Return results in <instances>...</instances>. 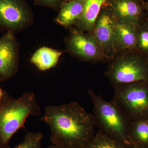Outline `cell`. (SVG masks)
I'll list each match as a JSON object with an SVG mask.
<instances>
[{
	"label": "cell",
	"mask_w": 148,
	"mask_h": 148,
	"mask_svg": "<svg viewBox=\"0 0 148 148\" xmlns=\"http://www.w3.org/2000/svg\"><path fill=\"white\" fill-rule=\"evenodd\" d=\"M108 0H86L81 16L74 26L82 32L91 34L101 8Z\"/></svg>",
	"instance_id": "cell-12"
},
{
	"label": "cell",
	"mask_w": 148,
	"mask_h": 148,
	"mask_svg": "<svg viewBox=\"0 0 148 148\" xmlns=\"http://www.w3.org/2000/svg\"><path fill=\"white\" fill-rule=\"evenodd\" d=\"M91 34L101 45L109 61L116 55L114 17L107 2L101 8Z\"/></svg>",
	"instance_id": "cell-8"
},
{
	"label": "cell",
	"mask_w": 148,
	"mask_h": 148,
	"mask_svg": "<svg viewBox=\"0 0 148 148\" xmlns=\"http://www.w3.org/2000/svg\"><path fill=\"white\" fill-rule=\"evenodd\" d=\"M10 96L6 91L3 90L0 86V106L3 104Z\"/></svg>",
	"instance_id": "cell-20"
},
{
	"label": "cell",
	"mask_w": 148,
	"mask_h": 148,
	"mask_svg": "<svg viewBox=\"0 0 148 148\" xmlns=\"http://www.w3.org/2000/svg\"><path fill=\"white\" fill-rule=\"evenodd\" d=\"M40 114V108L34 92H25L18 98L10 96L0 106V148L9 145L30 116Z\"/></svg>",
	"instance_id": "cell-2"
},
{
	"label": "cell",
	"mask_w": 148,
	"mask_h": 148,
	"mask_svg": "<svg viewBox=\"0 0 148 148\" xmlns=\"http://www.w3.org/2000/svg\"><path fill=\"white\" fill-rule=\"evenodd\" d=\"M146 8H147V12H148V1L147 3V4H146Z\"/></svg>",
	"instance_id": "cell-23"
},
{
	"label": "cell",
	"mask_w": 148,
	"mask_h": 148,
	"mask_svg": "<svg viewBox=\"0 0 148 148\" xmlns=\"http://www.w3.org/2000/svg\"><path fill=\"white\" fill-rule=\"evenodd\" d=\"M139 1H143V0H139ZM147 1H148V0H147Z\"/></svg>",
	"instance_id": "cell-25"
},
{
	"label": "cell",
	"mask_w": 148,
	"mask_h": 148,
	"mask_svg": "<svg viewBox=\"0 0 148 148\" xmlns=\"http://www.w3.org/2000/svg\"><path fill=\"white\" fill-rule=\"evenodd\" d=\"M84 148H127V146L99 130Z\"/></svg>",
	"instance_id": "cell-16"
},
{
	"label": "cell",
	"mask_w": 148,
	"mask_h": 148,
	"mask_svg": "<svg viewBox=\"0 0 148 148\" xmlns=\"http://www.w3.org/2000/svg\"><path fill=\"white\" fill-rule=\"evenodd\" d=\"M63 53L54 49L43 47L36 51L30 61L40 71H47L57 65Z\"/></svg>",
	"instance_id": "cell-14"
},
{
	"label": "cell",
	"mask_w": 148,
	"mask_h": 148,
	"mask_svg": "<svg viewBox=\"0 0 148 148\" xmlns=\"http://www.w3.org/2000/svg\"><path fill=\"white\" fill-rule=\"evenodd\" d=\"M34 14L26 0H0V31L16 34L33 25Z\"/></svg>",
	"instance_id": "cell-6"
},
{
	"label": "cell",
	"mask_w": 148,
	"mask_h": 148,
	"mask_svg": "<svg viewBox=\"0 0 148 148\" xmlns=\"http://www.w3.org/2000/svg\"><path fill=\"white\" fill-rule=\"evenodd\" d=\"M19 48L15 34L6 32L0 37V82L12 78L18 72Z\"/></svg>",
	"instance_id": "cell-9"
},
{
	"label": "cell",
	"mask_w": 148,
	"mask_h": 148,
	"mask_svg": "<svg viewBox=\"0 0 148 148\" xmlns=\"http://www.w3.org/2000/svg\"><path fill=\"white\" fill-rule=\"evenodd\" d=\"M135 49L142 53L148 54V27L138 29L137 43Z\"/></svg>",
	"instance_id": "cell-18"
},
{
	"label": "cell",
	"mask_w": 148,
	"mask_h": 148,
	"mask_svg": "<svg viewBox=\"0 0 148 148\" xmlns=\"http://www.w3.org/2000/svg\"><path fill=\"white\" fill-rule=\"evenodd\" d=\"M130 138L131 144L148 145V119L132 121Z\"/></svg>",
	"instance_id": "cell-15"
},
{
	"label": "cell",
	"mask_w": 148,
	"mask_h": 148,
	"mask_svg": "<svg viewBox=\"0 0 148 148\" xmlns=\"http://www.w3.org/2000/svg\"><path fill=\"white\" fill-rule=\"evenodd\" d=\"M114 103L131 121L148 119V82H138L114 86Z\"/></svg>",
	"instance_id": "cell-5"
},
{
	"label": "cell",
	"mask_w": 148,
	"mask_h": 148,
	"mask_svg": "<svg viewBox=\"0 0 148 148\" xmlns=\"http://www.w3.org/2000/svg\"><path fill=\"white\" fill-rule=\"evenodd\" d=\"M43 139L42 133L40 132H27L24 140L14 147H11L9 145L2 148H41Z\"/></svg>",
	"instance_id": "cell-17"
},
{
	"label": "cell",
	"mask_w": 148,
	"mask_h": 148,
	"mask_svg": "<svg viewBox=\"0 0 148 148\" xmlns=\"http://www.w3.org/2000/svg\"><path fill=\"white\" fill-rule=\"evenodd\" d=\"M64 0H34V5L38 6L45 7L59 11Z\"/></svg>",
	"instance_id": "cell-19"
},
{
	"label": "cell",
	"mask_w": 148,
	"mask_h": 148,
	"mask_svg": "<svg viewBox=\"0 0 148 148\" xmlns=\"http://www.w3.org/2000/svg\"><path fill=\"white\" fill-rule=\"evenodd\" d=\"M65 43L68 52L82 61L100 62L108 60L94 36L77 28H71Z\"/></svg>",
	"instance_id": "cell-7"
},
{
	"label": "cell",
	"mask_w": 148,
	"mask_h": 148,
	"mask_svg": "<svg viewBox=\"0 0 148 148\" xmlns=\"http://www.w3.org/2000/svg\"><path fill=\"white\" fill-rule=\"evenodd\" d=\"M72 0H64V2H68L70 1H71Z\"/></svg>",
	"instance_id": "cell-24"
},
{
	"label": "cell",
	"mask_w": 148,
	"mask_h": 148,
	"mask_svg": "<svg viewBox=\"0 0 148 148\" xmlns=\"http://www.w3.org/2000/svg\"><path fill=\"white\" fill-rule=\"evenodd\" d=\"M47 148H70L66 147H63V146L56 145H52V146H50L48 147Z\"/></svg>",
	"instance_id": "cell-22"
},
{
	"label": "cell",
	"mask_w": 148,
	"mask_h": 148,
	"mask_svg": "<svg viewBox=\"0 0 148 148\" xmlns=\"http://www.w3.org/2000/svg\"><path fill=\"white\" fill-rule=\"evenodd\" d=\"M40 119L50 128L53 145L84 148L95 133L93 115L76 102L47 106Z\"/></svg>",
	"instance_id": "cell-1"
},
{
	"label": "cell",
	"mask_w": 148,
	"mask_h": 148,
	"mask_svg": "<svg viewBox=\"0 0 148 148\" xmlns=\"http://www.w3.org/2000/svg\"><path fill=\"white\" fill-rule=\"evenodd\" d=\"M127 148H148V145L131 144V145L127 146Z\"/></svg>",
	"instance_id": "cell-21"
},
{
	"label": "cell",
	"mask_w": 148,
	"mask_h": 148,
	"mask_svg": "<svg viewBox=\"0 0 148 148\" xmlns=\"http://www.w3.org/2000/svg\"><path fill=\"white\" fill-rule=\"evenodd\" d=\"M132 50L119 52L109 61L106 75L113 86L148 82V61L132 53Z\"/></svg>",
	"instance_id": "cell-4"
},
{
	"label": "cell",
	"mask_w": 148,
	"mask_h": 148,
	"mask_svg": "<svg viewBox=\"0 0 148 148\" xmlns=\"http://www.w3.org/2000/svg\"><path fill=\"white\" fill-rule=\"evenodd\" d=\"M139 0H108L107 2L115 18L139 26L143 13Z\"/></svg>",
	"instance_id": "cell-10"
},
{
	"label": "cell",
	"mask_w": 148,
	"mask_h": 148,
	"mask_svg": "<svg viewBox=\"0 0 148 148\" xmlns=\"http://www.w3.org/2000/svg\"><path fill=\"white\" fill-rule=\"evenodd\" d=\"M88 94L93 104L96 126L126 146L131 145L130 130L132 121L112 101H106L92 89Z\"/></svg>",
	"instance_id": "cell-3"
},
{
	"label": "cell",
	"mask_w": 148,
	"mask_h": 148,
	"mask_svg": "<svg viewBox=\"0 0 148 148\" xmlns=\"http://www.w3.org/2000/svg\"><path fill=\"white\" fill-rule=\"evenodd\" d=\"M114 23L117 53L135 49L138 26L130 22L120 21L115 17Z\"/></svg>",
	"instance_id": "cell-11"
},
{
	"label": "cell",
	"mask_w": 148,
	"mask_h": 148,
	"mask_svg": "<svg viewBox=\"0 0 148 148\" xmlns=\"http://www.w3.org/2000/svg\"><path fill=\"white\" fill-rule=\"evenodd\" d=\"M86 0H72L64 2L55 17V22L61 26L70 28L80 17L83 12Z\"/></svg>",
	"instance_id": "cell-13"
}]
</instances>
